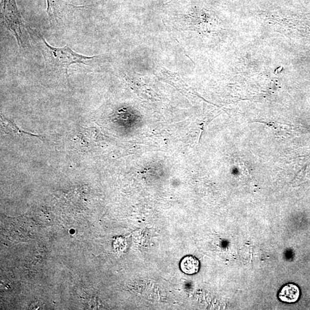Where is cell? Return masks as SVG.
<instances>
[{
  "mask_svg": "<svg viewBox=\"0 0 310 310\" xmlns=\"http://www.w3.org/2000/svg\"><path fill=\"white\" fill-rule=\"evenodd\" d=\"M31 41L34 43L43 55L45 62V73L49 76L68 78L70 65L79 63L90 65L96 56H87L79 54L67 45L62 48L51 46L41 33L30 25L28 27Z\"/></svg>",
  "mask_w": 310,
  "mask_h": 310,
  "instance_id": "6da1fadb",
  "label": "cell"
},
{
  "mask_svg": "<svg viewBox=\"0 0 310 310\" xmlns=\"http://www.w3.org/2000/svg\"><path fill=\"white\" fill-rule=\"evenodd\" d=\"M2 25L15 36L21 51L31 48V36L28 23L24 20L17 7L16 0H1Z\"/></svg>",
  "mask_w": 310,
  "mask_h": 310,
  "instance_id": "7a4b0ae2",
  "label": "cell"
},
{
  "mask_svg": "<svg viewBox=\"0 0 310 310\" xmlns=\"http://www.w3.org/2000/svg\"><path fill=\"white\" fill-rule=\"evenodd\" d=\"M48 8L47 12L50 24L58 26L62 21L65 3L63 0H46Z\"/></svg>",
  "mask_w": 310,
  "mask_h": 310,
  "instance_id": "3957f363",
  "label": "cell"
},
{
  "mask_svg": "<svg viewBox=\"0 0 310 310\" xmlns=\"http://www.w3.org/2000/svg\"><path fill=\"white\" fill-rule=\"evenodd\" d=\"M299 297L300 290L298 286L293 284L284 286L279 294V298L281 301L289 303L297 302Z\"/></svg>",
  "mask_w": 310,
  "mask_h": 310,
  "instance_id": "277c9868",
  "label": "cell"
},
{
  "mask_svg": "<svg viewBox=\"0 0 310 310\" xmlns=\"http://www.w3.org/2000/svg\"><path fill=\"white\" fill-rule=\"evenodd\" d=\"M181 269L184 273L193 275L198 272L200 262L198 259L192 256H187L183 258L181 263Z\"/></svg>",
  "mask_w": 310,
  "mask_h": 310,
  "instance_id": "5b68a950",
  "label": "cell"
}]
</instances>
